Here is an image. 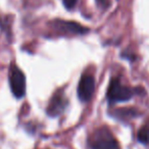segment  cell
<instances>
[{
	"label": "cell",
	"instance_id": "obj_1",
	"mask_svg": "<svg viewBox=\"0 0 149 149\" xmlns=\"http://www.w3.org/2000/svg\"><path fill=\"white\" fill-rule=\"evenodd\" d=\"M89 145L91 149H120L118 142L106 127L97 129L91 135Z\"/></svg>",
	"mask_w": 149,
	"mask_h": 149
},
{
	"label": "cell",
	"instance_id": "obj_2",
	"mask_svg": "<svg viewBox=\"0 0 149 149\" xmlns=\"http://www.w3.org/2000/svg\"><path fill=\"white\" fill-rule=\"evenodd\" d=\"M136 92V89L122 85L118 79H112L107 90V99L111 104L128 101Z\"/></svg>",
	"mask_w": 149,
	"mask_h": 149
},
{
	"label": "cell",
	"instance_id": "obj_3",
	"mask_svg": "<svg viewBox=\"0 0 149 149\" xmlns=\"http://www.w3.org/2000/svg\"><path fill=\"white\" fill-rule=\"evenodd\" d=\"M9 82L13 95L17 98L23 97L26 92V78L19 68H13L9 76Z\"/></svg>",
	"mask_w": 149,
	"mask_h": 149
},
{
	"label": "cell",
	"instance_id": "obj_4",
	"mask_svg": "<svg viewBox=\"0 0 149 149\" xmlns=\"http://www.w3.org/2000/svg\"><path fill=\"white\" fill-rule=\"evenodd\" d=\"M95 90V79L92 74H86L82 76L78 86V96L84 102L89 101L92 98Z\"/></svg>",
	"mask_w": 149,
	"mask_h": 149
},
{
	"label": "cell",
	"instance_id": "obj_5",
	"mask_svg": "<svg viewBox=\"0 0 149 149\" xmlns=\"http://www.w3.org/2000/svg\"><path fill=\"white\" fill-rule=\"evenodd\" d=\"M51 26L56 30L59 31L62 34H70V35H81L88 31V29L82 27L81 25L72 22H66V21H60L56 19L51 24Z\"/></svg>",
	"mask_w": 149,
	"mask_h": 149
},
{
	"label": "cell",
	"instance_id": "obj_6",
	"mask_svg": "<svg viewBox=\"0 0 149 149\" xmlns=\"http://www.w3.org/2000/svg\"><path fill=\"white\" fill-rule=\"evenodd\" d=\"M66 98L64 96L62 91H57L52 98L50 99V102L47 107V113L51 116H57L60 113H62L66 106Z\"/></svg>",
	"mask_w": 149,
	"mask_h": 149
},
{
	"label": "cell",
	"instance_id": "obj_7",
	"mask_svg": "<svg viewBox=\"0 0 149 149\" xmlns=\"http://www.w3.org/2000/svg\"><path fill=\"white\" fill-rule=\"evenodd\" d=\"M137 138H138L139 142L143 143V144H148L149 143V120L145 123L140 128Z\"/></svg>",
	"mask_w": 149,
	"mask_h": 149
},
{
	"label": "cell",
	"instance_id": "obj_8",
	"mask_svg": "<svg viewBox=\"0 0 149 149\" xmlns=\"http://www.w3.org/2000/svg\"><path fill=\"white\" fill-rule=\"evenodd\" d=\"M77 1H78V0H63V4H64V6H65L66 8L70 9V8H72L74 5H76Z\"/></svg>",
	"mask_w": 149,
	"mask_h": 149
},
{
	"label": "cell",
	"instance_id": "obj_9",
	"mask_svg": "<svg viewBox=\"0 0 149 149\" xmlns=\"http://www.w3.org/2000/svg\"><path fill=\"white\" fill-rule=\"evenodd\" d=\"M98 2H100V3H104L106 1V0H97Z\"/></svg>",
	"mask_w": 149,
	"mask_h": 149
}]
</instances>
